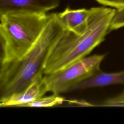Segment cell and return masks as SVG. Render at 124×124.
I'll list each match as a JSON object with an SVG mask.
<instances>
[{
	"label": "cell",
	"instance_id": "6da1fadb",
	"mask_svg": "<svg viewBox=\"0 0 124 124\" xmlns=\"http://www.w3.org/2000/svg\"><path fill=\"white\" fill-rule=\"evenodd\" d=\"M115 12L104 6L92 7L84 31L76 33L63 28L48 55L44 74L61 70L87 57L104 41Z\"/></svg>",
	"mask_w": 124,
	"mask_h": 124
},
{
	"label": "cell",
	"instance_id": "7a4b0ae2",
	"mask_svg": "<svg viewBox=\"0 0 124 124\" xmlns=\"http://www.w3.org/2000/svg\"><path fill=\"white\" fill-rule=\"evenodd\" d=\"M63 29L57 13L49 14L47 24L33 47L19 60L0 64V102L22 92L45 75L48 55Z\"/></svg>",
	"mask_w": 124,
	"mask_h": 124
},
{
	"label": "cell",
	"instance_id": "3957f363",
	"mask_svg": "<svg viewBox=\"0 0 124 124\" xmlns=\"http://www.w3.org/2000/svg\"><path fill=\"white\" fill-rule=\"evenodd\" d=\"M49 14L24 11L0 15V64L22 58L34 45L44 30Z\"/></svg>",
	"mask_w": 124,
	"mask_h": 124
},
{
	"label": "cell",
	"instance_id": "277c9868",
	"mask_svg": "<svg viewBox=\"0 0 124 124\" xmlns=\"http://www.w3.org/2000/svg\"><path fill=\"white\" fill-rule=\"evenodd\" d=\"M105 54L87 56L57 72L44 75L48 92L60 94L67 93L74 85L100 70Z\"/></svg>",
	"mask_w": 124,
	"mask_h": 124
},
{
	"label": "cell",
	"instance_id": "5b68a950",
	"mask_svg": "<svg viewBox=\"0 0 124 124\" xmlns=\"http://www.w3.org/2000/svg\"><path fill=\"white\" fill-rule=\"evenodd\" d=\"M60 3V0H0V15L16 11L47 14Z\"/></svg>",
	"mask_w": 124,
	"mask_h": 124
},
{
	"label": "cell",
	"instance_id": "8992f818",
	"mask_svg": "<svg viewBox=\"0 0 124 124\" xmlns=\"http://www.w3.org/2000/svg\"><path fill=\"white\" fill-rule=\"evenodd\" d=\"M44 75L38 78L20 93L11 96L6 100L0 102V107H19L43 96L47 92Z\"/></svg>",
	"mask_w": 124,
	"mask_h": 124
},
{
	"label": "cell",
	"instance_id": "52a82bcc",
	"mask_svg": "<svg viewBox=\"0 0 124 124\" xmlns=\"http://www.w3.org/2000/svg\"><path fill=\"white\" fill-rule=\"evenodd\" d=\"M115 84H124V70L114 73H106L101 70L90 77L74 85L68 92Z\"/></svg>",
	"mask_w": 124,
	"mask_h": 124
},
{
	"label": "cell",
	"instance_id": "ba28073f",
	"mask_svg": "<svg viewBox=\"0 0 124 124\" xmlns=\"http://www.w3.org/2000/svg\"><path fill=\"white\" fill-rule=\"evenodd\" d=\"M90 9H72L66 8L63 11L58 13L59 20L64 29L76 33L84 31L87 27Z\"/></svg>",
	"mask_w": 124,
	"mask_h": 124
},
{
	"label": "cell",
	"instance_id": "9c48e42d",
	"mask_svg": "<svg viewBox=\"0 0 124 124\" xmlns=\"http://www.w3.org/2000/svg\"><path fill=\"white\" fill-rule=\"evenodd\" d=\"M64 101L59 94L52 93L51 95L42 96L29 103L21 105L19 107H50L61 105Z\"/></svg>",
	"mask_w": 124,
	"mask_h": 124
},
{
	"label": "cell",
	"instance_id": "30bf717a",
	"mask_svg": "<svg viewBox=\"0 0 124 124\" xmlns=\"http://www.w3.org/2000/svg\"><path fill=\"white\" fill-rule=\"evenodd\" d=\"M124 27V7L116 9L115 15L110 24L109 31Z\"/></svg>",
	"mask_w": 124,
	"mask_h": 124
},
{
	"label": "cell",
	"instance_id": "8fae6325",
	"mask_svg": "<svg viewBox=\"0 0 124 124\" xmlns=\"http://www.w3.org/2000/svg\"><path fill=\"white\" fill-rule=\"evenodd\" d=\"M101 106H124V90L118 95L105 100Z\"/></svg>",
	"mask_w": 124,
	"mask_h": 124
},
{
	"label": "cell",
	"instance_id": "7c38bea8",
	"mask_svg": "<svg viewBox=\"0 0 124 124\" xmlns=\"http://www.w3.org/2000/svg\"><path fill=\"white\" fill-rule=\"evenodd\" d=\"M99 3L120 9L124 7V0H94Z\"/></svg>",
	"mask_w": 124,
	"mask_h": 124
}]
</instances>
